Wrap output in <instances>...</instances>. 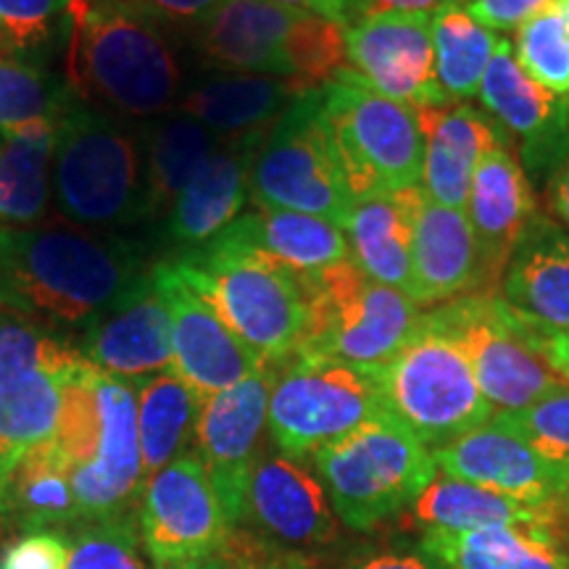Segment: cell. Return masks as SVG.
Listing matches in <instances>:
<instances>
[{"label":"cell","instance_id":"12","mask_svg":"<svg viewBox=\"0 0 569 569\" xmlns=\"http://www.w3.org/2000/svg\"><path fill=\"white\" fill-rule=\"evenodd\" d=\"M315 280L311 327L301 356L375 369L415 338L422 311L401 290L372 280L353 259L325 269Z\"/></svg>","mask_w":569,"mask_h":569},{"label":"cell","instance_id":"23","mask_svg":"<svg viewBox=\"0 0 569 569\" xmlns=\"http://www.w3.org/2000/svg\"><path fill=\"white\" fill-rule=\"evenodd\" d=\"M264 130L238 134L230 146H217L169 206L167 234L188 251L201 248L240 217L251 198V163Z\"/></svg>","mask_w":569,"mask_h":569},{"label":"cell","instance_id":"30","mask_svg":"<svg viewBox=\"0 0 569 569\" xmlns=\"http://www.w3.org/2000/svg\"><path fill=\"white\" fill-rule=\"evenodd\" d=\"M415 519L425 530L467 532L486 528H522L551 530L561 522V511L549 507H530L517 498L461 482L453 478H436L411 503Z\"/></svg>","mask_w":569,"mask_h":569},{"label":"cell","instance_id":"37","mask_svg":"<svg viewBox=\"0 0 569 569\" xmlns=\"http://www.w3.org/2000/svg\"><path fill=\"white\" fill-rule=\"evenodd\" d=\"M498 42L501 38L480 27L461 6H446L432 13L436 77L448 101L469 103L480 96Z\"/></svg>","mask_w":569,"mask_h":569},{"label":"cell","instance_id":"11","mask_svg":"<svg viewBox=\"0 0 569 569\" xmlns=\"http://www.w3.org/2000/svg\"><path fill=\"white\" fill-rule=\"evenodd\" d=\"M425 319L467 356L480 393L496 411H517L567 388L536 348V322L501 296H461Z\"/></svg>","mask_w":569,"mask_h":569},{"label":"cell","instance_id":"36","mask_svg":"<svg viewBox=\"0 0 569 569\" xmlns=\"http://www.w3.org/2000/svg\"><path fill=\"white\" fill-rule=\"evenodd\" d=\"M56 124L0 132V222L32 224L48 211Z\"/></svg>","mask_w":569,"mask_h":569},{"label":"cell","instance_id":"34","mask_svg":"<svg viewBox=\"0 0 569 569\" xmlns=\"http://www.w3.org/2000/svg\"><path fill=\"white\" fill-rule=\"evenodd\" d=\"M138 388V432L142 475L151 478L177 457L196 432L203 398L172 369L134 382Z\"/></svg>","mask_w":569,"mask_h":569},{"label":"cell","instance_id":"53","mask_svg":"<svg viewBox=\"0 0 569 569\" xmlns=\"http://www.w3.org/2000/svg\"><path fill=\"white\" fill-rule=\"evenodd\" d=\"M21 451H13L6 443H0V493H3V486H6V478H9V472L17 465Z\"/></svg>","mask_w":569,"mask_h":569},{"label":"cell","instance_id":"16","mask_svg":"<svg viewBox=\"0 0 569 569\" xmlns=\"http://www.w3.org/2000/svg\"><path fill=\"white\" fill-rule=\"evenodd\" d=\"M478 98L490 122L515 142L530 182L549 184L569 159V96L532 82L501 38Z\"/></svg>","mask_w":569,"mask_h":569},{"label":"cell","instance_id":"3","mask_svg":"<svg viewBox=\"0 0 569 569\" xmlns=\"http://www.w3.org/2000/svg\"><path fill=\"white\" fill-rule=\"evenodd\" d=\"M69 88L134 119H159L182 98L180 61L159 24L127 9L82 0L71 27Z\"/></svg>","mask_w":569,"mask_h":569},{"label":"cell","instance_id":"52","mask_svg":"<svg viewBox=\"0 0 569 569\" xmlns=\"http://www.w3.org/2000/svg\"><path fill=\"white\" fill-rule=\"evenodd\" d=\"M261 569H317L315 565H309L303 557H298V553H288V557H280V553H274L272 559L267 561Z\"/></svg>","mask_w":569,"mask_h":569},{"label":"cell","instance_id":"6","mask_svg":"<svg viewBox=\"0 0 569 569\" xmlns=\"http://www.w3.org/2000/svg\"><path fill=\"white\" fill-rule=\"evenodd\" d=\"M311 459L330 507L356 532L380 528L438 478L430 448L393 417L365 425Z\"/></svg>","mask_w":569,"mask_h":569},{"label":"cell","instance_id":"20","mask_svg":"<svg viewBox=\"0 0 569 569\" xmlns=\"http://www.w3.org/2000/svg\"><path fill=\"white\" fill-rule=\"evenodd\" d=\"M432 459L446 478L472 482L530 507L561 511V498L567 493L565 478L496 419L451 443L432 448Z\"/></svg>","mask_w":569,"mask_h":569},{"label":"cell","instance_id":"5","mask_svg":"<svg viewBox=\"0 0 569 569\" xmlns=\"http://www.w3.org/2000/svg\"><path fill=\"white\" fill-rule=\"evenodd\" d=\"M53 190L59 209L84 227H122L151 217L142 140L77 98L56 124Z\"/></svg>","mask_w":569,"mask_h":569},{"label":"cell","instance_id":"25","mask_svg":"<svg viewBox=\"0 0 569 569\" xmlns=\"http://www.w3.org/2000/svg\"><path fill=\"white\" fill-rule=\"evenodd\" d=\"M411 301L419 309L478 293V248L467 211L446 209L422 193L411 243Z\"/></svg>","mask_w":569,"mask_h":569},{"label":"cell","instance_id":"22","mask_svg":"<svg viewBox=\"0 0 569 569\" xmlns=\"http://www.w3.org/2000/svg\"><path fill=\"white\" fill-rule=\"evenodd\" d=\"M82 356L103 375L127 382L172 369V315L151 272L130 296L88 325Z\"/></svg>","mask_w":569,"mask_h":569},{"label":"cell","instance_id":"44","mask_svg":"<svg viewBox=\"0 0 569 569\" xmlns=\"http://www.w3.org/2000/svg\"><path fill=\"white\" fill-rule=\"evenodd\" d=\"M272 557L274 551L267 543L253 540L248 532L234 528L232 536L209 557L180 561V565H169L163 569H261Z\"/></svg>","mask_w":569,"mask_h":569},{"label":"cell","instance_id":"49","mask_svg":"<svg viewBox=\"0 0 569 569\" xmlns=\"http://www.w3.org/2000/svg\"><path fill=\"white\" fill-rule=\"evenodd\" d=\"M346 569H440L436 561L419 553H375V557L356 559Z\"/></svg>","mask_w":569,"mask_h":569},{"label":"cell","instance_id":"26","mask_svg":"<svg viewBox=\"0 0 569 569\" xmlns=\"http://www.w3.org/2000/svg\"><path fill=\"white\" fill-rule=\"evenodd\" d=\"M498 296L525 317L569 332V232L546 213L532 219L503 272Z\"/></svg>","mask_w":569,"mask_h":569},{"label":"cell","instance_id":"4","mask_svg":"<svg viewBox=\"0 0 569 569\" xmlns=\"http://www.w3.org/2000/svg\"><path fill=\"white\" fill-rule=\"evenodd\" d=\"M196 46L232 74H267L322 88L346 67V30L317 13L269 0H219L196 21Z\"/></svg>","mask_w":569,"mask_h":569},{"label":"cell","instance_id":"7","mask_svg":"<svg viewBox=\"0 0 569 569\" xmlns=\"http://www.w3.org/2000/svg\"><path fill=\"white\" fill-rule=\"evenodd\" d=\"M322 92L325 122L353 201L419 188L425 134L415 109L367 88L348 67Z\"/></svg>","mask_w":569,"mask_h":569},{"label":"cell","instance_id":"41","mask_svg":"<svg viewBox=\"0 0 569 569\" xmlns=\"http://www.w3.org/2000/svg\"><path fill=\"white\" fill-rule=\"evenodd\" d=\"M493 419L517 432L546 465L557 469L569 490V388L553 390L525 409L496 411Z\"/></svg>","mask_w":569,"mask_h":569},{"label":"cell","instance_id":"46","mask_svg":"<svg viewBox=\"0 0 569 569\" xmlns=\"http://www.w3.org/2000/svg\"><path fill=\"white\" fill-rule=\"evenodd\" d=\"M98 3L119 6V9L140 13V17L161 24V21H198L219 0H98Z\"/></svg>","mask_w":569,"mask_h":569},{"label":"cell","instance_id":"9","mask_svg":"<svg viewBox=\"0 0 569 569\" xmlns=\"http://www.w3.org/2000/svg\"><path fill=\"white\" fill-rule=\"evenodd\" d=\"M251 198L259 209L315 213L346 224L356 201L325 122L322 88L303 90L269 124L251 163Z\"/></svg>","mask_w":569,"mask_h":569},{"label":"cell","instance_id":"2","mask_svg":"<svg viewBox=\"0 0 569 569\" xmlns=\"http://www.w3.org/2000/svg\"><path fill=\"white\" fill-rule=\"evenodd\" d=\"M172 261L264 365H280L301 351L311 327L315 274H301L272 256L219 238Z\"/></svg>","mask_w":569,"mask_h":569},{"label":"cell","instance_id":"28","mask_svg":"<svg viewBox=\"0 0 569 569\" xmlns=\"http://www.w3.org/2000/svg\"><path fill=\"white\" fill-rule=\"evenodd\" d=\"M419 198L422 188L356 201L343 224L351 259L361 267V272L409 298L415 290L411 243H415Z\"/></svg>","mask_w":569,"mask_h":569},{"label":"cell","instance_id":"31","mask_svg":"<svg viewBox=\"0 0 569 569\" xmlns=\"http://www.w3.org/2000/svg\"><path fill=\"white\" fill-rule=\"evenodd\" d=\"M290 80L267 74H222L184 92L177 111L209 127L213 134H248L264 130L301 96Z\"/></svg>","mask_w":569,"mask_h":569},{"label":"cell","instance_id":"43","mask_svg":"<svg viewBox=\"0 0 569 569\" xmlns=\"http://www.w3.org/2000/svg\"><path fill=\"white\" fill-rule=\"evenodd\" d=\"M69 551L59 532H32L0 553V569H67Z\"/></svg>","mask_w":569,"mask_h":569},{"label":"cell","instance_id":"13","mask_svg":"<svg viewBox=\"0 0 569 569\" xmlns=\"http://www.w3.org/2000/svg\"><path fill=\"white\" fill-rule=\"evenodd\" d=\"M84 365L74 348L0 311V443L27 451L51 440L63 388Z\"/></svg>","mask_w":569,"mask_h":569},{"label":"cell","instance_id":"29","mask_svg":"<svg viewBox=\"0 0 569 569\" xmlns=\"http://www.w3.org/2000/svg\"><path fill=\"white\" fill-rule=\"evenodd\" d=\"M217 238L272 256L301 274H319L351 259L343 227L301 211L259 209L243 213Z\"/></svg>","mask_w":569,"mask_h":569},{"label":"cell","instance_id":"42","mask_svg":"<svg viewBox=\"0 0 569 569\" xmlns=\"http://www.w3.org/2000/svg\"><path fill=\"white\" fill-rule=\"evenodd\" d=\"M67 569H161L127 519H103L96 528H88L74 538L69 551Z\"/></svg>","mask_w":569,"mask_h":569},{"label":"cell","instance_id":"35","mask_svg":"<svg viewBox=\"0 0 569 569\" xmlns=\"http://www.w3.org/2000/svg\"><path fill=\"white\" fill-rule=\"evenodd\" d=\"M0 515L19 519L24 528L82 517L71 490L69 465L53 440H42L19 453L0 493Z\"/></svg>","mask_w":569,"mask_h":569},{"label":"cell","instance_id":"18","mask_svg":"<svg viewBox=\"0 0 569 569\" xmlns=\"http://www.w3.org/2000/svg\"><path fill=\"white\" fill-rule=\"evenodd\" d=\"M538 213L536 190L519 163L515 142L496 127V138L475 169L467 201V219L478 248L480 296H498L511 256Z\"/></svg>","mask_w":569,"mask_h":569},{"label":"cell","instance_id":"21","mask_svg":"<svg viewBox=\"0 0 569 569\" xmlns=\"http://www.w3.org/2000/svg\"><path fill=\"white\" fill-rule=\"evenodd\" d=\"M101 436L90 465L71 469V490L82 517L109 519L140 488L142 457L138 432V388L134 382L103 375L98 369Z\"/></svg>","mask_w":569,"mask_h":569},{"label":"cell","instance_id":"15","mask_svg":"<svg viewBox=\"0 0 569 569\" xmlns=\"http://www.w3.org/2000/svg\"><path fill=\"white\" fill-rule=\"evenodd\" d=\"M232 530L234 525L198 453L184 451L148 478L140 532L148 553L161 569L209 557Z\"/></svg>","mask_w":569,"mask_h":569},{"label":"cell","instance_id":"55","mask_svg":"<svg viewBox=\"0 0 569 569\" xmlns=\"http://www.w3.org/2000/svg\"><path fill=\"white\" fill-rule=\"evenodd\" d=\"M561 511H565V515H569V490L565 493V498H561Z\"/></svg>","mask_w":569,"mask_h":569},{"label":"cell","instance_id":"1","mask_svg":"<svg viewBox=\"0 0 569 569\" xmlns=\"http://www.w3.org/2000/svg\"><path fill=\"white\" fill-rule=\"evenodd\" d=\"M151 269L130 243L80 230L0 227V311L92 325Z\"/></svg>","mask_w":569,"mask_h":569},{"label":"cell","instance_id":"40","mask_svg":"<svg viewBox=\"0 0 569 569\" xmlns=\"http://www.w3.org/2000/svg\"><path fill=\"white\" fill-rule=\"evenodd\" d=\"M515 59L519 69L540 88L569 96V27L557 6L525 21L515 32Z\"/></svg>","mask_w":569,"mask_h":569},{"label":"cell","instance_id":"27","mask_svg":"<svg viewBox=\"0 0 569 569\" xmlns=\"http://www.w3.org/2000/svg\"><path fill=\"white\" fill-rule=\"evenodd\" d=\"M417 113L425 134L419 188L432 203L467 211L475 169H478L488 142L496 138L493 122L469 103H453L446 109Z\"/></svg>","mask_w":569,"mask_h":569},{"label":"cell","instance_id":"51","mask_svg":"<svg viewBox=\"0 0 569 569\" xmlns=\"http://www.w3.org/2000/svg\"><path fill=\"white\" fill-rule=\"evenodd\" d=\"M549 184H551V190H549L551 209L561 219V222L569 227V159Z\"/></svg>","mask_w":569,"mask_h":569},{"label":"cell","instance_id":"17","mask_svg":"<svg viewBox=\"0 0 569 569\" xmlns=\"http://www.w3.org/2000/svg\"><path fill=\"white\" fill-rule=\"evenodd\" d=\"M151 277L172 315V372L203 401L267 367L190 288L174 261L156 264Z\"/></svg>","mask_w":569,"mask_h":569},{"label":"cell","instance_id":"39","mask_svg":"<svg viewBox=\"0 0 569 569\" xmlns=\"http://www.w3.org/2000/svg\"><path fill=\"white\" fill-rule=\"evenodd\" d=\"M82 0H0V53L32 61L71 32Z\"/></svg>","mask_w":569,"mask_h":569},{"label":"cell","instance_id":"32","mask_svg":"<svg viewBox=\"0 0 569 569\" xmlns=\"http://www.w3.org/2000/svg\"><path fill=\"white\" fill-rule=\"evenodd\" d=\"M419 549L440 569H569L551 530H425Z\"/></svg>","mask_w":569,"mask_h":569},{"label":"cell","instance_id":"33","mask_svg":"<svg viewBox=\"0 0 569 569\" xmlns=\"http://www.w3.org/2000/svg\"><path fill=\"white\" fill-rule=\"evenodd\" d=\"M142 138H146L142 151H146L148 209H151V217H156L159 211L169 209L184 184L193 180L201 163L219 146V134L174 109L153 119Z\"/></svg>","mask_w":569,"mask_h":569},{"label":"cell","instance_id":"8","mask_svg":"<svg viewBox=\"0 0 569 569\" xmlns=\"http://www.w3.org/2000/svg\"><path fill=\"white\" fill-rule=\"evenodd\" d=\"M388 415L430 448H440L493 419L467 356L425 319L407 346L372 369Z\"/></svg>","mask_w":569,"mask_h":569},{"label":"cell","instance_id":"48","mask_svg":"<svg viewBox=\"0 0 569 569\" xmlns=\"http://www.w3.org/2000/svg\"><path fill=\"white\" fill-rule=\"evenodd\" d=\"M536 348L549 361L553 372L561 377V382L569 388V332L549 330V327L536 322Z\"/></svg>","mask_w":569,"mask_h":569},{"label":"cell","instance_id":"10","mask_svg":"<svg viewBox=\"0 0 569 569\" xmlns=\"http://www.w3.org/2000/svg\"><path fill=\"white\" fill-rule=\"evenodd\" d=\"M272 367L267 427L284 457H315L325 446L390 417L372 369L301 353Z\"/></svg>","mask_w":569,"mask_h":569},{"label":"cell","instance_id":"54","mask_svg":"<svg viewBox=\"0 0 569 569\" xmlns=\"http://www.w3.org/2000/svg\"><path fill=\"white\" fill-rule=\"evenodd\" d=\"M557 11L561 13V17H565V21H567V27H569V0H557Z\"/></svg>","mask_w":569,"mask_h":569},{"label":"cell","instance_id":"38","mask_svg":"<svg viewBox=\"0 0 569 569\" xmlns=\"http://www.w3.org/2000/svg\"><path fill=\"white\" fill-rule=\"evenodd\" d=\"M74 101V90L34 61L0 53V132L59 124Z\"/></svg>","mask_w":569,"mask_h":569},{"label":"cell","instance_id":"50","mask_svg":"<svg viewBox=\"0 0 569 569\" xmlns=\"http://www.w3.org/2000/svg\"><path fill=\"white\" fill-rule=\"evenodd\" d=\"M465 0H365L369 11H403V13H436L446 6H461Z\"/></svg>","mask_w":569,"mask_h":569},{"label":"cell","instance_id":"24","mask_svg":"<svg viewBox=\"0 0 569 569\" xmlns=\"http://www.w3.org/2000/svg\"><path fill=\"white\" fill-rule=\"evenodd\" d=\"M246 519L290 546L327 543L336 536L325 486L298 459L280 453L256 457L248 478Z\"/></svg>","mask_w":569,"mask_h":569},{"label":"cell","instance_id":"45","mask_svg":"<svg viewBox=\"0 0 569 569\" xmlns=\"http://www.w3.org/2000/svg\"><path fill=\"white\" fill-rule=\"evenodd\" d=\"M553 3L557 0H465L461 9L478 21L480 27L498 34L511 30L517 32L525 21L538 17L540 11H546Z\"/></svg>","mask_w":569,"mask_h":569},{"label":"cell","instance_id":"19","mask_svg":"<svg viewBox=\"0 0 569 569\" xmlns=\"http://www.w3.org/2000/svg\"><path fill=\"white\" fill-rule=\"evenodd\" d=\"M272 377L274 367L267 365L259 375L206 398L198 415L196 453L201 457L234 528L246 522L248 478H251L259 438L267 427Z\"/></svg>","mask_w":569,"mask_h":569},{"label":"cell","instance_id":"14","mask_svg":"<svg viewBox=\"0 0 569 569\" xmlns=\"http://www.w3.org/2000/svg\"><path fill=\"white\" fill-rule=\"evenodd\" d=\"M346 67L367 88L415 111L446 109L436 77L432 13L369 11L346 27Z\"/></svg>","mask_w":569,"mask_h":569},{"label":"cell","instance_id":"47","mask_svg":"<svg viewBox=\"0 0 569 569\" xmlns=\"http://www.w3.org/2000/svg\"><path fill=\"white\" fill-rule=\"evenodd\" d=\"M269 3H280L288 6V9L317 13V17L336 21L343 30L367 13L365 0H269Z\"/></svg>","mask_w":569,"mask_h":569}]
</instances>
